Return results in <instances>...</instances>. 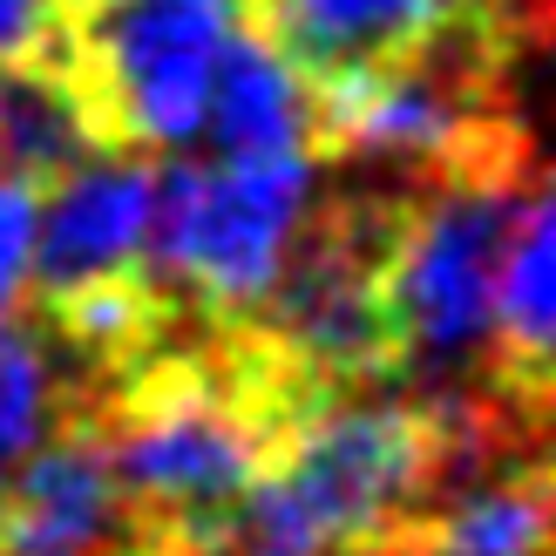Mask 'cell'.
I'll return each instance as SVG.
<instances>
[{
  "label": "cell",
  "mask_w": 556,
  "mask_h": 556,
  "mask_svg": "<svg viewBox=\"0 0 556 556\" xmlns=\"http://www.w3.org/2000/svg\"><path fill=\"white\" fill-rule=\"evenodd\" d=\"M305 401L319 394H305L265 346L258 367L156 359L136 367L109 428L96 434L109 476L156 543H217L231 536V516L244 509L278 434Z\"/></svg>",
  "instance_id": "cell-1"
},
{
  "label": "cell",
  "mask_w": 556,
  "mask_h": 556,
  "mask_svg": "<svg viewBox=\"0 0 556 556\" xmlns=\"http://www.w3.org/2000/svg\"><path fill=\"white\" fill-rule=\"evenodd\" d=\"M244 8L313 89H332L441 48L476 14V0H244Z\"/></svg>",
  "instance_id": "cell-9"
},
{
  "label": "cell",
  "mask_w": 556,
  "mask_h": 556,
  "mask_svg": "<svg viewBox=\"0 0 556 556\" xmlns=\"http://www.w3.org/2000/svg\"><path fill=\"white\" fill-rule=\"evenodd\" d=\"M89 150H102V136L68 62L0 68V177H21L41 190Z\"/></svg>",
  "instance_id": "cell-12"
},
{
  "label": "cell",
  "mask_w": 556,
  "mask_h": 556,
  "mask_svg": "<svg viewBox=\"0 0 556 556\" xmlns=\"http://www.w3.org/2000/svg\"><path fill=\"white\" fill-rule=\"evenodd\" d=\"M75 0H0V68L62 62Z\"/></svg>",
  "instance_id": "cell-15"
},
{
  "label": "cell",
  "mask_w": 556,
  "mask_h": 556,
  "mask_svg": "<svg viewBox=\"0 0 556 556\" xmlns=\"http://www.w3.org/2000/svg\"><path fill=\"white\" fill-rule=\"evenodd\" d=\"M54 414H62V374L48 340L0 313V482L54 434Z\"/></svg>",
  "instance_id": "cell-14"
},
{
  "label": "cell",
  "mask_w": 556,
  "mask_h": 556,
  "mask_svg": "<svg viewBox=\"0 0 556 556\" xmlns=\"http://www.w3.org/2000/svg\"><path fill=\"white\" fill-rule=\"evenodd\" d=\"M549 340H556V204L549 190L530 184L516 198L503 258H495V292H489V346L503 374V401H543L549 374Z\"/></svg>",
  "instance_id": "cell-10"
},
{
  "label": "cell",
  "mask_w": 556,
  "mask_h": 556,
  "mask_svg": "<svg viewBox=\"0 0 556 556\" xmlns=\"http://www.w3.org/2000/svg\"><path fill=\"white\" fill-rule=\"evenodd\" d=\"M244 0H75L62 62L96 136L116 150H190Z\"/></svg>",
  "instance_id": "cell-4"
},
{
  "label": "cell",
  "mask_w": 556,
  "mask_h": 556,
  "mask_svg": "<svg viewBox=\"0 0 556 556\" xmlns=\"http://www.w3.org/2000/svg\"><path fill=\"white\" fill-rule=\"evenodd\" d=\"M319 150H217L156 170L150 258L217 319H258L313 225Z\"/></svg>",
  "instance_id": "cell-3"
},
{
  "label": "cell",
  "mask_w": 556,
  "mask_h": 556,
  "mask_svg": "<svg viewBox=\"0 0 556 556\" xmlns=\"http://www.w3.org/2000/svg\"><path fill=\"white\" fill-rule=\"evenodd\" d=\"M156 225V163L102 143L62 177L35 190V278L27 292L41 305H68L96 286H123L150 258Z\"/></svg>",
  "instance_id": "cell-7"
},
{
  "label": "cell",
  "mask_w": 556,
  "mask_h": 556,
  "mask_svg": "<svg viewBox=\"0 0 556 556\" xmlns=\"http://www.w3.org/2000/svg\"><path fill=\"white\" fill-rule=\"evenodd\" d=\"M401 204L353 198L332 217L313 211L292 244L271 299L258 305L265 353L305 394H346L380 374H401V340L387 313V238Z\"/></svg>",
  "instance_id": "cell-6"
},
{
  "label": "cell",
  "mask_w": 556,
  "mask_h": 556,
  "mask_svg": "<svg viewBox=\"0 0 556 556\" xmlns=\"http://www.w3.org/2000/svg\"><path fill=\"white\" fill-rule=\"evenodd\" d=\"M204 136L217 150H319V96L258 27H238L211 75Z\"/></svg>",
  "instance_id": "cell-11"
},
{
  "label": "cell",
  "mask_w": 556,
  "mask_h": 556,
  "mask_svg": "<svg viewBox=\"0 0 556 556\" xmlns=\"http://www.w3.org/2000/svg\"><path fill=\"white\" fill-rule=\"evenodd\" d=\"M536 177L522 163L448 170L428 198H407L387 238V313L401 367L455 380L489 346V292L516 198Z\"/></svg>",
  "instance_id": "cell-5"
},
{
  "label": "cell",
  "mask_w": 556,
  "mask_h": 556,
  "mask_svg": "<svg viewBox=\"0 0 556 556\" xmlns=\"http://www.w3.org/2000/svg\"><path fill=\"white\" fill-rule=\"evenodd\" d=\"M549 543V482L536 462L495 468L489 482H468L441 516L407 536L401 556H543Z\"/></svg>",
  "instance_id": "cell-13"
},
{
  "label": "cell",
  "mask_w": 556,
  "mask_h": 556,
  "mask_svg": "<svg viewBox=\"0 0 556 556\" xmlns=\"http://www.w3.org/2000/svg\"><path fill=\"white\" fill-rule=\"evenodd\" d=\"M448 462V428L407 401H305L244 509L231 516L244 556H353L401 536L407 509Z\"/></svg>",
  "instance_id": "cell-2"
},
{
  "label": "cell",
  "mask_w": 556,
  "mask_h": 556,
  "mask_svg": "<svg viewBox=\"0 0 556 556\" xmlns=\"http://www.w3.org/2000/svg\"><path fill=\"white\" fill-rule=\"evenodd\" d=\"M129 530L143 522L109 476L96 428L48 434L0 482V556H129Z\"/></svg>",
  "instance_id": "cell-8"
},
{
  "label": "cell",
  "mask_w": 556,
  "mask_h": 556,
  "mask_svg": "<svg viewBox=\"0 0 556 556\" xmlns=\"http://www.w3.org/2000/svg\"><path fill=\"white\" fill-rule=\"evenodd\" d=\"M35 278V184L0 177V313H14Z\"/></svg>",
  "instance_id": "cell-16"
}]
</instances>
